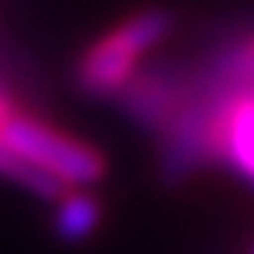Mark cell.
Instances as JSON below:
<instances>
[{
  "label": "cell",
  "mask_w": 254,
  "mask_h": 254,
  "mask_svg": "<svg viewBox=\"0 0 254 254\" xmlns=\"http://www.w3.org/2000/svg\"><path fill=\"white\" fill-rule=\"evenodd\" d=\"M0 142L27 165L57 179L63 189L66 185L86 189V185H93L106 175V162L96 149L69 139L53 126L33 119V116L10 113V119L0 129Z\"/></svg>",
  "instance_id": "obj_1"
},
{
  "label": "cell",
  "mask_w": 254,
  "mask_h": 254,
  "mask_svg": "<svg viewBox=\"0 0 254 254\" xmlns=\"http://www.w3.org/2000/svg\"><path fill=\"white\" fill-rule=\"evenodd\" d=\"M172 17L165 10H142L129 17L123 27H116L109 37H103L79 63V83L89 93H116L135 73V63L145 50L169 37Z\"/></svg>",
  "instance_id": "obj_2"
},
{
  "label": "cell",
  "mask_w": 254,
  "mask_h": 254,
  "mask_svg": "<svg viewBox=\"0 0 254 254\" xmlns=\"http://www.w3.org/2000/svg\"><path fill=\"white\" fill-rule=\"evenodd\" d=\"M218 145L245 179L254 182V93H241L218 119Z\"/></svg>",
  "instance_id": "obj_3"
},
{
  "label": "cell",
  "mask_w": 254,
  "mask_h": 254,
  "mask_svg": "<svg viewBox=\"0 0 254 254\" xmlns=\"http://www.w3.org/2000/svg\"><path fill=\"white\" fill-rule=\"evenodd\" d=\"M99 218H103V211L96 205V198L86 195V191H73V195L60 198L53 228H57V235L63 241H83V238H89L96 231Z\"/></svg>",
  "instance_id": "obj_4"
},
{
  "label": "cell",
  "mask_w": 254,
  "mask_h": 254,
  "mask_svg": "<svg viewBox=\"0 0 254 254\" xmlns=\"http://www.w3.org/2000/svg\"><path fill=\"white\" fill-rule=\"evenodd\" d=\"M10 119V106H7V99L0 96V129H3V123Z\"/></svg>",
  "instance_id": "obj_5"
}]
</instances>
